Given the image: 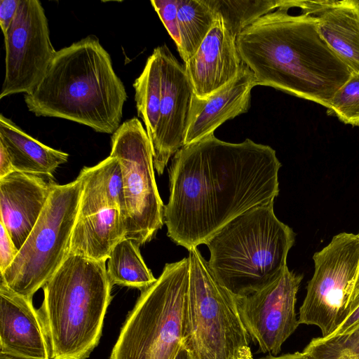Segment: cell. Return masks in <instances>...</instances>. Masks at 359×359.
Segmentation results:
<instances>
[{
  "instance_id": "cell-1",
  "label": "cell",
  "mask_w": 359,
  "mask_h": 359,
  "mask_svg": "<svg viewBox=\"0 0 359 359\" xmlns=\"http://www.w3.org/2000/svg\"><path fill=\"white\" fill-rule=\"evenodd\" d=\"M280 167L273 149L250 139L231 143L212 133L184 145L169 170L168 236L189 250L248 210L274 202Z\"/></svg>"
},
{
  "instance_id": "cell-2",
  "label": "cell",
  "mask_w": 359,
  "mask_h": 359,
  "mask_svg": "<svg viewBox=\"0 0 359 359\" xmlns=\"http://www.w3.org/2000/svg\"><path fill=\"white\" fill-rule=\"evenodd\" d=\"M236 45L257 85L326 108L352 74L324 41L318 19L311 15L276 9L243 30Z\"/></svg>"
},
{
  "instance_id": "cell-3",
  "label": "cell",
  "mask_w": 359,
  "mask_h": 359,
  "mask_svg": "<svg viewBox=\"0 0 359 359\" xmlns=\"http://www.w3.org/2000/svg\"><path fill=\"white\" fill-rule=\"evenodd\" d=\"M24 100L36 116L67 119L112 135L121 126L127 93L110 55L90 34L57 50Z\"/></svg>"
},
{
  "instance_id": "cell-4",
  "label": "cell",
  "mask_w": 359,
  "mask_h": 359,
  "mask_svg": "<svg viewBox=\"0 0 359 359\" xmlns=\"http://www.w3.org/2000/svg\"><path fill=\"white\" fill-rule=\"evenodd\" d=\"M38 312L50 359H86L97 346L111 300L106 262L69 252L42 287Z\"/></svg>"
},
{
  "instance_id": "cell-5",
  "label": "cell",
  "mask_w": 359,
  "mask_h": 359,
  "mask_svg": "<svg viewBox=\"0 0 359 359\" xmlns=\"http://www.w3.org/2000/svg\"><path fill=\"white\" fill-rule=\"evenodd\" d=\"M273 203L233 219L205 243L215 278L234 297L247 296L277 279L287 266L295 233L276 216Z\"/></svg>"
},
{
  "instance_id": "cell-6",
  "label": "cell",
  "mask_w": 359,
  "mask_h": 359,
  "mask_svg": "<svg viewBox=\"0 0 359 359\" xmlns=\"http://www.w3.org/2000/svg\"><path fill=\"white\" fill-rule=\"evenodd\" d=\"M189 264H166L141 294L123 323L109 359H175L184 345Z\"/></svg>"
},
{
  "instance_id": "cell-7",
  "label": "cell",
  "mask_w": 359,
  "mask_h": 359,
  "mask_svg": "<svg viewBox=\"0 0 359 359\" xmlns=\"http://www.w3.org/2000/svg\"><path fill=\"white\" fill-rule=\"evenodd\" d=\"M187 257L189 281L184 346L194 359H253L235 297L197 248Z\"/></svg>"
},
{
  "instance_id": "cell-8",
  "label": "cell",
  "mask_w": 359,
  "mask_h": 359,
  "mask_svg": "<svg viewBox=\"0 0 359 359\" xmlns=\"http://www.w3.org/2000/svg\"><path fill=\"white\" fill-rule=\"evenodd\" d=\"M81 193L77 179L62 185L53 183L36 224L15 260L1 273L13 291L32 299L62 264L69 252Z\"/></svg>"
},
{
  "instance_id": "cell-9",
  "label": "cell",
  "mask_w": 359,
  "mask_h": 359,
  "mask_svg": "<svg viewBox=\"0 0 359 359\" xmlns=\"http://www.w3.org/2000/svg\"><path fill=\"white\" fill-rule=\"evenodd\" d=\"M111 156L121 167L125 199L126 238L143 245L164 224V205L154 175L150 140L140 120L123 122L112 134Z\"/></svg>"
},
{
  "instance_id": "cell-10",
  "label": "cell",
  "mask_w": 359,
  "mask_h": 359,
  "mask_svg": "<svg viewBox=\"0 0 359 359\" xmlns=\"http://www.w3.org/2000/svg\"><path fill=\"white\" fill-rule=\"evenodd\" d=\"M314 273L299 309V324L331 335L345 320L359 262V236L340 233L313 256Z\"/></svg>"
},
{
  "instance_id": "cell-11",
  "label": "cell",
  "mask_w": 359,
  "mask_h": 359,
  "mask_svg": "<svg viewBox=\"0 0 359 359\" xmlns=\"http://www.w3.org/2000/svg\"><path fill=\"white\" fill-rule=\"evenodd\" d=\"M4 36L5 76L0 99L32 91L57 52L51 43L45 11L38 0H20Z\"/></svg>"
},
{
  "instance_id": "cell-12",
  "label": "cell",
  "mask_w": 359,
  "mask_h": 359,
  "mask_svg": "<svg viewBox=\"0 0 359 359\" xmlns=\"http://www.w3.org/2000/svg\"><path fill=\"white\" fill-rule=\"evenodd\" d=\"M302 278V275L287 267L262 289L247 296L235 297L243 324L260 351L277 355L298 327L295 304Z\"/></svg>"
},
{
  "instance_id": "cell-13",
  "label": "cell",
  "mask_w": 359,
  "mask_h": 359,
  "mask_svg": "<svg viewBox=\"0 0 359 359\" xmlns=\"http://www.w3.org/2000/svg\"><path fill=\"white\" fill-rule=\"evenodd\" d=\"M158 48L161 67V100L151 147L154 168L161 175L170 158L184 146L194 93L184 66L165 44Z\"/></svg>"
},
{
  "instance_id": "cell-14",
  "label": "cell",
  "mask_w": 359,
  "mask_h": 359,
  "mask_svg": "<svg viewBox=\"0 0 359 359\" xmlns=\"http://www.w3.org/2000/svg\"><path fill=\"white\" fill-rule=\"evenodd\" d=\"M236 38L223 18L215 14L211 29L184 63L195 96L205 99L236 77L243 63Z\"/></svg>"
},
{
  "instance_id": "cell-15",
  "label": "cell",
  "mask_w": 359,
  "mask_h": 359,
  "mask_svg": "<svg viewBox=\"0 0 359 359\" xmlns=\"http://www.w3.org/2000/svg\"><path fill=\"white\" fill-rule=\"evenodd\" d=\"M0 352L18 359H50L46 334L32 299L13 291L1 278Z\"/></svg>"
},
{
  "instance_id": "cell-16",
  "label": "cell",
  "mask_w": 359,
  "mask_h": 359,
  "mask_svg": "<svg viewBox=\"0 0 359 359\" xmlns=\"http://www.w3.org/2000/svg\"><path fill=\"white\" fill-rule=\"evenodd\" d=\"M52 184L42 177L17 171L0 178V222L18 250L39 218Z\"/></svg>"
},
{
  "instance_id": "cell-17",
  "label": "cell",
  "mask_w": 359,
  "mask_h": 359,
  "mask_svg": "<svg viewBox=\"0 0 359 359\" xmlns=\"http://www.w3.org/2000/svg\"><path fill=\"white\" fill-rule=\"evenodd\" d=\"M257 86L250 69L243 62L236 77L205 99L193 97L184 145L212 133L226 121L250 108L252 89Z\"/></svg>"
},
{
  "instance_id": "cell-18",
  "label": "cell",
  "mask_w": 359,
  "mask_h": 359,
  "mask_svg": "<svg viewBox=\"0 0 359 359\" xmlns=\"http://www.w3.org/2000/svg\"><path fill=\"white\" fill-rule=\"evenodd\" d=\"M126 235L125 218L118 208L78 217L72 231L69 252L106 262L113 248Z\"/></svg>"
},
{
  "instance_id": "cell-19",
  "label": "cell",
  "mask_w": 359,
  "mask_h": 359,
  "mask_svg": "<svg viewBox=\"0 0 359 359\" xmlns=\"http://www.w3.org/2000/svg\"><path fill=\"white\" fill-rule=\"evenodd\" d=\"M0 142L6 148L17 172L53 178L57 168L69 158L67 153L42 144L3 114L0 115Z\"/></svg>"
},
{
  "instance_id": "cell-20",
  "label": "cell",
  "mask_w": 359,
  "mask_h": 359,
  "mask_svg": "<svg viewBox=\"0 0 359 359\" xmlns=\"http://www.w3.org/2000/svg\"><path fill=\"white\" fill-rule=\"evenodd\" d=\"M82 184L78 217L107 208H118L125 218V199L121 164L108 156L92 167H83L77 178Z\"/></svg>"
},
{
  "instance_id": "cell-21",
  "label": "cell",
  "mask_w": 359,
  "mask_h": 359,
  "mask_svg": "<svg viewBox=\"0 0 359 359\" xmlns=\"http://www.w3.org/2000/svg\"><path fill=\"white\" fill-rule=\"evenodd\" d=\"M316 18L328 46L352 73H359V1H339Z\"/></svg>"
},
{
  "instance_id": "cell-22",
  "label": "cell",
  "mask_w": 359,
  "mask_h": 359,
  "mask_svg": "<svg viewBox=\"0 0 359 359\" xmlns=\"http://www.w3.org/2000/svg\"><path fill=\"white\" fill-rule=\"evenodd\" d=\"M140 246L133 240L125 238L113 248L107 265V276L112 286L116 285L142 291L156 280L141 255Z\"/></svg>"
},
{
  "instance_id": "cell-23",
  "label": "cell",
  "mask_w": 359,
  "mask_h": 359,
  "mask_svg": "<svg viewBox=\"0 0 359 359\" xmlns=\"http://www.w3.org/2000/svg\"><path fill=\"white\" fill-rule=\"evenodd\" d=\"M137 115L143 121L153 143L160 116L161 100V67L158 47L147 58L141 74L133 83Z\"/></svg>"
},
{
  "instance_id": "cell-24",
  "label": "cell",
  "mask_w": 359,
  "mask_h": 359,
  "mask_svg": "<svg viewBox=\"0 0 359 359\" xmlns=\"http://www.w3.org/2000/svg\"><path fill=\"white\" fill-rule=\"evenodd\" d=\"M215 15L205 0H177L180 57L188 61L197 51L210 32Z\"/></svg>"
},
{
  "instance_id": "cell-25",
  "label": "cell",
  "mask_w": 359,
  "mask_h": 359,
  "mask_svg": "<svg viewBox=\"0 0 359 359\" xmlns=\"http://www.w3.org/2000/svg\"><path fill=\"white\" fill-rule=\"evenodd\" d=\"M237 36L260 17L281 8L283 0H205Z\"/></svg>"
},
{
  "instance_id": "cell-26",
  "label": "cell",
  "mask_w": 359,
  "mask_h": 359,
  "mask_svg": "<svg viewBox=\"0 0 359 359\" xmlns=\"http://www.w3.org/2000/svg\"><path fill=\"white\" fill-rule=\"evenodd\" d=\"M302 352L311 359H359V325L344 334L314 338Z\"/></svg>"
},
{
  "instance_id": "cell-27",
  "label": "cell",
  "mask_w": 359,
  "mask_h": 359,
  "mask_svg": "<svg viewBox=\"0 0 359 359\" xmlns=\"http://www.w3.org/2000/svg\"><path fill=\"white\" fill-rule=\"evenodd\" d=\"M327 114L345 124L359 126V73L353 72L336 92L327 107Z\"/></svg>"
},
{
  "instance_id": "cell-28",
  "label": "cell",
  "mask_w": 359,
  "mask_h": 359,
  "mask_svg": "<svg viewBox=\"0 0 359 359\" xmlns=\"http://www.w3.org/2000/svg\"><path fill=\"white\" fill-rule=\"evenodd\" d=\"M151 4L177 48L180 36L177 20V0H151Z\"/></svg>"
},
{
  "instance_id": "cell-29",
  "label": "cell",
  "mask_w": 359,
  "mask_h": 359,
  "mask_svg": "<svg viewBox=\"0 0 359 359\" xmlns=\"http://www.w3.org/2000/svg\"><path fill=\"white\" fill-rule=\"evenodd\" d=\"M0 224V272L3 273L15 260L19 250L4 225Z\"/></svg>"
},
{
  "instance_id": "cell-30",
  "label": "cell",
  "mask_w": 359,
  "mask_h": 359,
  "mask_svg": "<svg viewBox=\"0 0 359 359\" xmlns=\"http://www.w3.org/2000/svg\"><path fill=\"white\" fill-rule=\"evenodd\" d=\"M20 3V0L0 1V27L4 34L14 19Z\"/></svg>"
},
{
  "instance_id": "cell-31",
  "label": "cell",
  "mask_w": 359,
  "mask_h": 359,
  "mask_svg": "<svg viewBox=\"0 0 359 359\" xmlns=\"http://www.w3.org/2000/svg\"><path fill=\"white\" fill-rule=\"evenodd\" d=\"M359 325V305L351 312L338 328L330 336L346 333Z\"/></svg>"
},
{
  "instance_id": "cell-32",
  "label": "cell",
  "mask_w": 359,
  "mask_h": 359,
  "mask_svg": "<svg viewBox=\"0 0 359 359\" xmlns=\"http://www.w3.org/2000/svg\"><path fill=\"white\" fill-rule=\"evenodd\" d=\"M13 172L15 171L9 154L4 145L0 142V178Z\"/></svg>"
},
{
  "instance_id": "cell-33",
  "label": "cell",
  "mask_w": 359,
  "mask_h": 359,
  "mask_svg": "<svg viewBox=\"0 0 359 359\" xmlns=\"http://www.w3.org/2000/svg\"><path fill=\"white\" fill-rule=\"evenodd\" d=\"M359 236V233L358 234ZM359 305V262L357 270V273L353 285L352 294L350 298L348 307V315L351 313ZM347 315V316H348ZM346 316V317H347Z\"/></svg>"
},
{
  "instance_id": "cell-34",
  "label": "cell",
  "mask_w": 359,
  "mask_h": 359,
  "mask_svg": "<svg viewBox=\"0 0 359 359\" xmlns=\"http://www.w3.org/2000/svg\"><path fill=\"white\" fill-rule=\"evenodd\" d=\"M259 359H311L303 352H295L293 353H287L280 356L270 355L266 358Z\"/></svg>"
},
{
  "instance_id": "cell-35",
  "label": "cell",
  "mask_w": 359,
  "mask_h": 359,
  "mask_svg": "<svg viewBox=\"0 0 359 359\" xmlns=\"http://www.w3.org/2000/svg\"><path fill=\"white\" fill-rule=\"evenodd\" d=\"M175 359H194L189 351L183 345L179 351Z\"/></svg>"
},
{
  "instance_id": "cell-36",
  "label": "cell",
  "mask_w": 359,
  "mask_h": 359,
  "mask_svg": "<svg viewBox=\"0 0 359 359\" xmlns=\"http://www.w3.org/2000/svg\"><path fill=\"white\" fill-rule=\"evenodd\" d=\"M0 359H18L8 354L0 352Z\"/></svg>"
}]
</instances>
